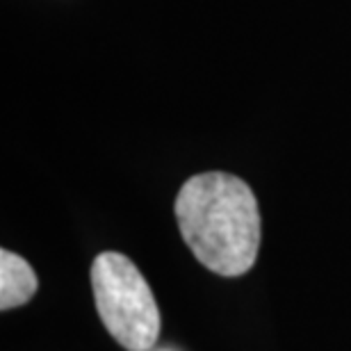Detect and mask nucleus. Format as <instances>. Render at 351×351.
I'll use <instances>...</instances> for the list:
<instances>
[{
  "mask_svg": "<svg viewBox=\"0 0 351 351\" xmlns=\"http://www.w3.org/2000/svg\"><path fill=\"white\" fill-rule=\"evenodd\" d=\"M96 311L103 326L125 351H151L160 338L156 294L137 265L117 251L96 256L91 265Z\"/></svg>",
  "mask_w": 351,
  "mask_h": 351,
  "instance_id": "2",
  "label": "nucleus"
},
{
  "mask_svg": "<svg viewBox=\"0 0 351 351\" xmlns=\"http://www.w3.org/2000/svg\"><path fill=\"white\" fill-rule=\"evenodd\" d=\"M173 210L187 249L210 271L237 278L256 265L261 210L242 178L226 171L196 173L180 187Z\"/></svg>",
  "mask_w": 351,
  "mask_h": 351,
  "instance_id": "1",
  "label": "nucleus"
},
{
  "mask_svg": "<svg viewBox=\"0 0 351 351\" xmlns=\"http://www.w3.org/2000/svg\"><path fill=\"white\" fill-rule=\"evenodd\" d=\"M37 274L27 261L12 251H0V311L27 304L37 292Z\"/></svg>",
  "mask_w": 351,
  "mask_h": 351,
  "instance_id": "3",
  "label": "nucleus"
}]
</instances>
